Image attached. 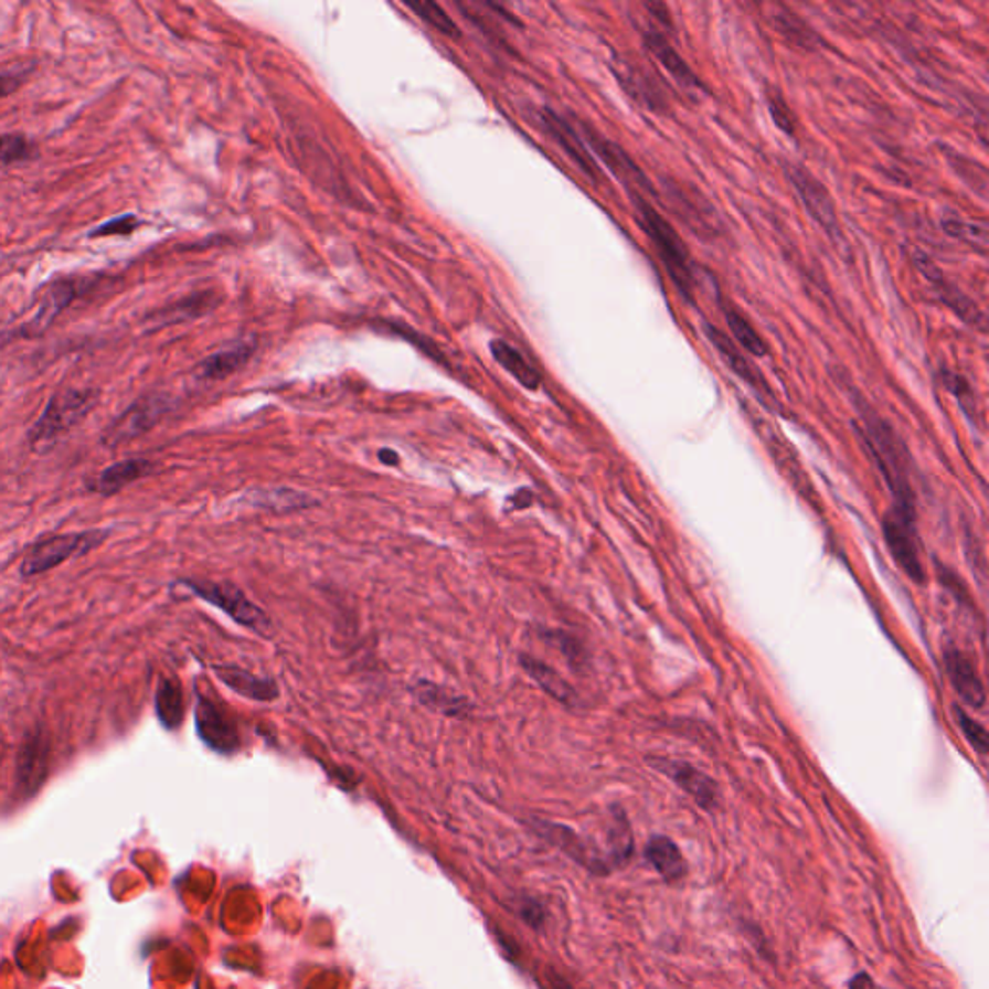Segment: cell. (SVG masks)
I'll return each instance as SVG.
<instances>
[{
	"label": "cell",
	"mask_w": 989,
	"mask_h": 989,
	"mask_svg": "<svg viewBox=\"0 0 989 989\" xmlns=\"http://www.w3.org/2000/svg\"><path fill=\"white\" fill-rule=\"evenodd\" d=\"M945 669L958 698L966 705L981 710L986 703V690L972 661L960 649L949 648L945 651Z\"/></svg>",
	"instance_id": "18"
},
{
	"label": "cell",
	"mask_w": 989,
	"mask_h": 989,
	"mask_svg": "<svg viewBox=\"0 0 989 989\" xmlns=\"http://www.w3.org/2000/svg\"><path fill=\"white\" fill-rule=\"evenodd\" d=\"M49 757L51 742L45 731L38 729L28 734L15 759V780L22 795H33L43 785L49 773Z\"/></svg>",
	"instance_id": "15"
},
{
	"label": "cell",
	"mask_w": 989,
	"mask_h": 989,
	"mask_svg": "<svg viewBox=\"0 0 989 989\" xmlns=\"http://www.w3.org/2000/svg\"><path fill=\"white\" fill-rule=\"evenodd\" d=\"M785 177L795 188L796 195L802 201L808 215L826 231L827 236L833 242L842 240L833 198L827 192L826 185L821 184L810 170L795 162H785Z\"/></svg>",
	"instance_id": "8"
},
{
	"label": "cell",
	"mask_w": 989,
	"mask_h": 989,
	"mask_svg": "<svg viewBox=\"0 0 989 989\" xmlns=\"http://www.w3.org/2000/svg\"><path fill=\"white\" fill-rule=\"evenodd\" d=\"M646 860L667 883H677L687 878V860L679 847L664 834H653L646 844Z\"/></svg>",
	"instance_id": "22"
},
{
	"label": "cell",
	"mask_w": 989,
	"mask_h": 989,
	"mask_svg": "<svg viewBox=\"0 0 989 989\" xmlns=\"http://www.w3.org/2000/svg\"><path fill=\"white\" fill-rule=\"evenodd\" d=\"M649 765L663 773L669 779L682 788L688 796H692L702 810L715 811L721 804V790L715 780L710 775L700 772L694 765L687 762H674V759H664V757H651Z\"/></svg>",
	"instance_id": "12"
},
{
	"label": "cell",
	"mask_w": 989,
	"mask_h": 989,
	"mask_svg": "<svg viewBox=\"0 0 989 989\" xmlns=\"http://www.w3.org/2000/svg\"><path fill=\"white\" fill-rule=\"evenodd\" d=\"M172 408L170 396L161 393L146 394L131 406L124 410L113 424L103 433L105 447H118L123 443L136 439L139 435L153 429L161 422L162 416L169 414Z\"/></svg>",
	"instance_id": "7"
},
{
	"label": "cell",
	"mask_w": 989,
	"mask_h": 989,
	"mask_svg": "<svg viewBox=\"0 0 989 989\" xmlns=\"http://www.w3.org/2000/svg\"><path fill=\"white\" fill-rule=\"evenodd\" d=\"M641 38H644V43L648 46L649 53L653 54L657 61L661 62V66L671 74L672 79L677 84L682 85L688 92H700V89H703L702 82L698 79L692 68L688 66L687 61L674 51V46L667 41L663 33H659L656 30H646L641 33Z\"/></svg>",
	"instance_id": "20"
},
{
	"label": "cell",
	"mask_w": 989,
	"mask_h": 989,
	"mask_svg": "<svg viewBox=\"0 0 989 989\" xmlns=\"http://www.w3.org/2000/svg\"><path fill=\"white\" fill-rule=\"evenodd\" d=\"M417 700L432 708L437 713L450 715V717H466L470 713V702L462 695L450 692L447 688L437 687L432 682H419L416 688Z\"/></svg>",
	"instance_id": "29"
},
{
	"label": "cell",
	"mask_w": 989,
	"mask_h": 989,
	"mask_svg": "<svg viewBox=\"0 0 989 989\" xmlns=\"http://www.w3.org/2000/svg\"><path fill=\"white\" fill-rule=\"evenodd\" d=\"M942 228L953 238L963 240L966 244L976 247L980 254L986 252V246H988V228H986V224L970 223V221H963V219H943Z\"/></svg>",
	"instance_id": "33"
},
{
	"label": "cell",
	"mask_w": 989,
	"mask_h": 989,
	"mask_svg": "<svg viewBox=\"0 0 989 989\" xmlns=\"http://www.w3.org/2000/svg\"><path fill=\"white\" fill-rule=\"evenodd\" d=\"M947 157H949L950 167L955 169L958 177L963 178L966 184L970 185V188H976L981 198H986V185H988L986 169L981 167V169L972 170L978 167V162L972 161V159H966V157H963L960 153H953V151H950Z\"/></svg>",
	"instance_id": "36"
},
{
	"label": "cell",
	"mask_w": 989,
	"mask_h": 989,
	"mask_svg": "<svg viewBox=\"0 0 989 989\" xmlns=\"http://www.w3.org/2000/svg\"><path fill=\"white\" fill-rule=\"evenodd\" d=\"M579 130H582V136L587 139L589 147L594 149L595 155L602 157L605 167L625 184L628 192H638L641 195L644 193L657 195L656 188L651 185L649 178L644 174V170L636 164V161H634L630 155L626 153L623 147L602 136L589 124L579 123Z\"/></svg>",
	"instance_id": "9"
},
{
	"label": "cell",
	"mask_w": 989,
	"mask_h": 989,
	"mask_svg": "<svg viewBox=\"0 0 989 989\" xmlns=\"http://www.w3.org/2000/svg\"><path fill=\"white\" fill-rule=\"evenodd\" d=\"M850 989H881L875 986V981L868 976L865 972H860L850 980L849 983Z\"/></svg>",
	"instance_id": "42"
},
{
	"label": "cell",
	"mask_w": 989,
	"mask_h": 989,
	"mask_svg": "<svg viewBox=\"0 0 989 989\" xmlns=\"http://www.w3.org/2000/svg\"><path fill=\"white\" fill-rule=\"evenodd\" d=\"M703 332L710 339L711 347L717 350L721 360L726 363V368L733 371L736 377H741L762 398V404H765L767 408H777L775 394L772 393V389L767 385L764 375L749 363L746 355H742L741 350L734 344L733 340L726 339L725 332L719 331L717 327L705 323V321H703Z\"/></svg>",
	"instance_id": "13"
},
{
	"label": "cell",
	"mask_w": 989,
	"mask_h": 989,
	"mask_svg": "<svg viewBox=\"0 0 989 989\" xmlns=\"http://www.w3.org/2000/svg\"><path fill=\"white\" fill-rule=\"evenodd\" d=\"M404 7L410 8L412 12H416V15H419L425 23H429L432 28H435V30L443 33V35L453 39L460 35V31H458V25H456L455 20H453L439 4L429 2V0H419V2H417V0H406Z\"/></svg>",
	"instance_id": "32"
},
{
	"label": "cell",
	"mask_w": 989,
	"mask_h": 989,
	"mask_svg": "<svg viewBox=\"0 0 989 989\" xmlns=\"http://www.w3.org/2000/svg\"><path fill=\"white\" fill-rule=\"evenodd\" d=\"M139 221L138 216L131 215H120L113 219V221H107V223L100 224L97 228H93L89 232V238H105V236H131L134 232L138 231Z\"/></svg>",
	"instance_id": "38"
},
{
	"label": "cell",
	"mask_w": 989,
	"mask_h": 989,
	"mask_svg": "<svg viewBox=\"0 0 989 989\" xmlns=\"http://www.w3.org/2000/svg\"><path fill=\"white\" fill-rule=\"evenodd\" d=\"M215 301L213 293L192 294L188 298L170 304L167 308L157 309L153 313H149L143 319V325L157 331V329L170 327V325L192 321V319H198V317L205 316L208 311H211V308L215 306Z\"/></svg>",
	"instance_id": "21"
},
{
	"label": "cell",
	"mask_w": 989,
	"mask_h": 989,
	"mask_svg": "<svg viewBox=\"0 0 989 989\" xmlns=\"http://www.w3.org/2000/svg\"><path fill=\"white\" fill-rule=\"evenodd\" d=\"M195 729L205 746L219 754H232L240 746L236 726L208 695L198 694L195 703Z\"/></svg>",
	"instance_id": "14"
},
{
	"label": "cell",
	"mask_w": 989,
	"mask_h": 989,
	"mask_svg": "<svg viewBox=\"0 0 989 989\" xmlns=\"http://www.w3.org/2000/svg\"><path fill=\"white\" fill-rule=\"evenodd\" d=\"M99 391L95 389H61L46 402L43 414L33 424L28 440L38 455L53 450L59 440L82 424L87 414L97 406Z\"/></svg>",
	"instance_id": "3"
},
{
	"label": "cell",
	"mask_w": 989,
	"mask_h": 989,
	"mask_svg": "<svg viewBox=\"0 0 989 989\" xmlns=\"http://www.w3.org/2000/svg\"><path fill=\"white\" fill-rule=\"evenodd\" d=\"M841 375L844 377V381H841L842 389L849 394L850 402L857 408L858 417H860L858 433L864 439L868 450L872 453V458L878 464L881 476L887 481L891 494L895 499L893 512L916 520V512H914L916 502H914V489L911 483L912 462L908 450L891 424L870 406V402L865 401L862 394L858 393L844 373Z\"/></svg>",
	"instance_id": "1"
},
{
	"label": "cell",
	"mask_w": 989,
	"mask_h": 989,
	"mask_svg": "<svg viewBox=\"0 0 989 989\" xmlns=\"http://www.w3.org/2000/svg\"><path fill=\"white\" fill-rule=\"evenodd\" d=\"M664 188V200L672 209V213H677L682 223L687 224L690 231L698 234L703 240H715L723 236V223L719 219L717 211L713 209L710 201L703 198L702 193L680 185V182L672 178H661Z\"/></svg>",
	"instance_id": "6"
},
{
	"label": "cell",
	"mask_w": 989,
	"mask_h": 989,
	"mask_svg": "<svg viewBox=\"0 0 989 989\" xmlns=\"http://www.w3.org/2000/svg\"><path fill=\"white\" fill-rule=\"evenodd\" d=\"M491 354H493L494 362L509 371L510 375L517 379L518 383L524 386V389H528V391L540 389V373L533 368L532 363L525 360L524 355L518 352L517 348L510 347L509 342L493 340L491 342Z\"/></svg>",
	"instance_id": "27"
},
{
	"label": "cell",
	"mask_w": 989,
	"mask_h": 989,
	"mask_svg": "<svg viewBox=\"0 0 989 989\" xmlns=\"http://www.w3.org/2000/svg\"><path fill=\"white\" fill-rule=\"evenodd\" d=\"M107 530H89V532L64 533L41 540L31 545L22 561L20 574L23 578H33L46 571H53L59 564L66 563L74 556H82L107 540Z\"/></svg>",
	"instance_id": "4"
},
{
	"label": "cell",
	"mask_w": 989,
	"mask_h": 989,
	"mask_svg": "<svg viewBox=\"0 0 989 989\" xmlns=\"http://www.w3.org/2000/svg\"><path fill=\"white\" fill-rule=\"evenodd\" d=\"M644 7L648 10L649 15H653L663 28L672 30L671 12H669V8L664 7L663 2H646Z\"/></svg>",
	"instance_id": "41"
},
{
	"label": "cell",
	"mask_w": 989,
	"mask_h": 989,
	"mask_svg": "<svg viewBox=\"0 0 989 989\" xmlns=\"http://www.w3.org/2000/svg\"><path fill=\"white\" fill-rule=\"evenodd\" d=\"M767 103H769V115H772L775 126H777L780 131H785L787 136H793V134H795L796 120L793 113H790L787 103H785V99H783L780 95H777V93H769V95H767Z\"/></svg>",
	"instance_id": "39"
},
{
	"label": "cell",
	"mask_w": 989,
	"mask_h": 989,
	"mask_svg": "<svg viewBox=\"0 0 989 989\" xmlns=\"http://www.w3.org/2000/svg\"><path fill=\"white\" fill-rule=\"evenodd\" d=\"M772 22L780 38L790 45L804 49V51H819L826 46V41L810 23L796 14L795 10L787 7H775L772 12Z\"/></svg>",
	"instance_id": "23"
},
{
	"label": "cell",
	"mask_w": 989,
	"mask_h": 989,
	"mask_svg": "<svg viewBox=\"0 0 989 989\" xmlns=\"http://www.w3.org/2000/svg\"><path fill=\"white\" fill-rule=\"evenodd\" d=\"M721 309H723V316H725L726 325H729V329L733 332L734 340L741 344L749 355H756V358H764L767 354V347H765L764 339L757 334L756 329L752 327L748 319L742 316L738 309L731 306L729 301H721Z\"/></svg>",
	"instance_id": "30"
},
{
	"label": "cell",
	"mask_w": 989,
	"mask_h": 989,
	"mask_svg": "<svg viewBox=\"0 0 989 989\" xmlns=\"http://www.w3.org/2000/svg\"><path fill=\"white\" fill-rule=\"evenodd\" d=\"M541 124H543V128H545L549 136L555 139L564 153L571 157V161L574 162V164H576L589 180H594V182H599V180H602V178H599L597 162L594 161V157L589 155L586 146H584L582 136H579L578 131L572 128L571 124L564 120L563 116H559L556 113H553V110L545 108V110L541 113Z\"/></svg>",
	"instance_id": "17"
},
{
	"label": "cell",
	"mask_w": 989,
	"mask_h": 989,
	"mask_svg": "<svg viewBox=\"0 0 989 989\" xmlns=\"http://www.w3.org/2000/svg\"><path fill=\"white\" fill-rule=\"evenodd\" d=\"M911 255L912 262L916 265V269L926 277L929 285L934 286V290L937 293V296L942 298L943 304H945L947 308L953 309L966 325H970V327H976V329L983 331L986 317L981 313V309L978 308V304L970 300L957 285H953L949 278L943 275L942 269H939V267H937L924 252L912 249Z\"/></svg>",
	"instance_id": "11"
},
{
	"label": "cell",
	"mask_w": 989,
	"mask_h": 989,
	"mask_svg": "<svg viewBox=\"0 0 989 989\" xmlns=\"http://www.w3.org/2000/svg\"><path fill=\"white\" fill-rule=\"evenodd\" d=\"M520 664L524 667V671L540 684L551 698H555L564 705H574L576 703V692L572 690L571 684L549 664L541 663L538 659L530 656L520 657Z\"/></svg>",
	"instance_id": "28"
},
{
	"label": "cell",
	"mask_w": 989,
	"mask_h": 989,
	"mask_svg": "<svg viewBox=\"0 0 989 989\" xmlns=\"http://www.w3.org/2000/svg\"><path fill=\"white\" fill-rule=\"evenodd\" d=\"M39 147L23 134H0V170L38 161Z\"/></svg>",
	"instance_id": "31"
},
{
	"label": "cell",
	"mask_w": 989,
	"mask_h": 989,
	"mask_svg": "<svg viewBox=\"0 0 989 989\" xmlns=\"http://www.w3.org/2000/svg\"><path fill=\"white\" fill-rule=\"evenodd\" d=\"M153 470L155 464L151 460H146V458H126V460L110 464L105 470H100L87 483V489L93 491V493L110 497V494L123 491L124 487L130 486L134 481L153 474Z\"/></svg>",
	"instance_id": "19"
},
{
	"label": "cell",
	"mask_w": 989,
	"mask_h": 989,
	"mask_svg": "<svg viewBox=\"0 0 989 989\" xmlns=\"http://www.w3.org/2000/svg\"><path fill=\"white\" fill-rule=\"evenodd\" d=\"M942 381L943 385L947 386V391L953 393V396L960 402V408H963V412L968 416V419L976 422L978 410H976V398H974L972 386L968 385V381H966L963 375L953 373V371L949 370L942 371Z\"/></svg>",
	"instance_id": "35"
},
{
	"label": "cell",
	"mask_w": 989,
	"mask_h": 989,
	"mask_svg": "<svg viewBox=\"0 0 989 989\" xmlns=\"http://www.w3.org/2000/svg\"><path fill=\"white\" fill-rule=\"evenodd\" d=\"M255 502L262 507L269 509H300L313 504V499H309L308 494L298 493L293 489H273V491H262L254 494Z\"/></svg>",
	"instance_id": "34"
},
{
	"label": "cell",
	"mask_w": 989,
	"mask_h": 989,
	"mask_svg": "<svg viewBox=\"0 0 989 989\" xmlns=\"http://www.w3.org/2000/svg\"><path fill=\"white\" fill-rule=\"evenodd\" d=\"M28 70L25 72H20V70H12V72H0V99H4V97H10L12 93L18 92L20 87H22L23 82L28 79Z\"/></svg>",
	"instance_id": "40"
},
{
	"label": "cell",
	"mask_w": 989,
	"mask_h": 989,
	"mask_svg": "<svg viewBox=\"0 0 989 989\" xmlns=\"http://www.w3.org/2000/svg\"><path fill=\"white\" fill-rule=\"evenodd\" d=\"M379 460L385 464H396L398 462V455L391 448H383V450H379Z\"/></svg>",
	"instance_id": "43"
},
{
	"label": "cell",
	"mask_w": 989,
	"mask_h": 989,
	"mask_svg": "<svg viewBox=\"0 0 989 989\" xmlns=\"http://www.w3.org/2000/svg\"><path fill=\"white\" fill-rule=\"evenodd\" d=\"M955 717H957V725L963 734H965L966 741L968 744L972 746L978 754H988L989 749V738L988 731L983 729V726L978 723V721H974L968 713H966L963 708H955Z\"/></svg>",
	"instance_id": "37"
},
{
	"label": "cell",
	"mask_w": 989,
	"mask_h": 989,
	"mask_svg": "<svg viewBox=\"0 0 989 989\" xmlns=\"http://www.w3.org/2000/svg\"><path fill=\"white\" fill-rule=\"evenodd\" d=\"M630 193L632 208L636 209V215H638L636 219L640 223L641 231L648 234L651 244L656 246L657 255L661 257L669 277L679 288L682 298L688 304H694V269H692L690 255H688L684 242L680 240L679 232L672 228V224L641 193Z\"/></svg>",
	"instance_id": "2"
},
{
	"label": "cell",
	"mask_w": 989,
	"mask_h": 989,
	"mask_svg": "<svg viewBox=\"0 0 989 989\" xmlns=\"http://www.w3.org/2000/svg\"><path fill=\"white\" fill-rule=\"evenodd\" d=\"M79 280L61 278L46 288L45 296L39 301L38 311L31 316L28 323H23L18 331L23 339H35L54 323V319L68 308L72 301L79 296Z\"/></svg>",
	"instance_id": "16"
},
{
	"label": "cell",
	"mask_w": 989,
	"mask_h": 989,
	"mask_svg": "<svg viewBox=\"0 0 989 989\" xmlns=\"http://www.w3.org/2000/svg\"><path fill=\"white\" fill-rule=\"evenodd\" d=\"M180 584L188 587L195 597L223 610L224 615H228L238 625L246 626L262 636H269V617L263 613L262 607L249 602L238 587L232 586L228 582H211V579H182Z\"/></svg>",
	"instance_id": "5"
},
{
	"label": "cell",
	"mask_w": 989,
	"mask_h": 989,
	"mask_svg": "<svg viewBox=\"0 0 989 989\" xmlns=\"http://www.w3.org/2000/svg\"><path fill=\"white\" fill-rule=\"evenodd\" d=\"M254 342H238L234 347L221 350L216 354L209 355L198 368V375L201 379H224L232 375L234 371L246 365L247 360L254 354Z\"/></svg>",
	"instance_id": "25"
},
{
	"label": "cell",
	"mask_w": 989,
	"mask_h": 989,
	"mask_svg": "<svg viewBox=\"0 0 989 989\" xmlns=\"http://www.w3.org/2000/svg\"><path fill=\"white\" fill-rule=\"evenodd\" d=\"M551 989H572L566 981L561 980L559 976H551Z\"/></svg>",
	"instance_id": "44"
},
{
	"label": "cell",
	"mask_w": 989,
	"mask_h": 989,
	"mask_svg": "<svg viewBox=\"0 0 989 989\" xmlns=\"http://www.w3.org/2000/svg\"><path fill=\"white\" fill-rule=\"evenodd\" d=\"M155 713L167 731H174L184 721L185 705L182 688L177 679H161L155 694Z\"/></svg>",
	"instance_id": "26"
},
{
	"label": "cell",
	"mask_w": 989,
	"mask_h": 989,
	"mask_svg": "<svg viewBox=\"0 0 989 989\" xmlns=\"http://www.w3.org/2000/svg\"><path fill=\"white\" fill-rule=\"evenodd\" d=\"M883 535L889 553L901 566V571L916 584H922L926 579V572L919 561L916 520L901 517L891 510L887 517L883 518Z\"/></svg>",
	"instance_id": "10"
},
{
	"label": "cell",
	"mask_w": 989,
	"mask_h": 989,
	"mask_svg": "<svg viewBox=\"0 0 989 989\" xmlns=\"http://www.w3.org/2000/svg\"><path fill=\"white\" fill-rule=\"evenodd\" d=\"M215 674L236 694L255 702H270L278 695L277 684L269 679L255 677L234 664H216Z\"/></svg>",
	"instance_id": "24"
}]
</instances>
